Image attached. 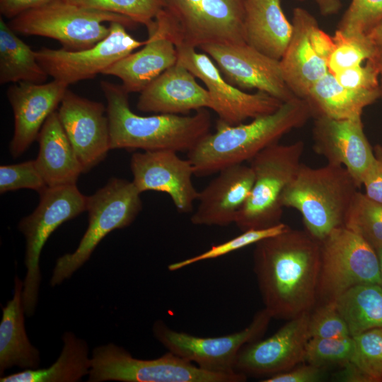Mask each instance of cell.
Wrapping results in <instances>:
<instances>
[{"label": "cell", "mask_w": 382, "mask_h": 382, "mask_svg": "<svg viewBox=\"0 0 382 382\" xmlns=\"http://www.w3.org/2000/svg\"><path fill=\"white\" fill-rule=\"evenodd\" d=\"M255 245L253 270L272 318L288 320L311 313L317 302L320 242L306 230L289 227Z\"/></svg>", "instance_id": "6da1fadb"}, {"label": "cell", "mask_w": 382, "mask_h": 382, "mask_svg": "<svg viewBox=\"0 0 382 382\" xmlns=\"http://www.w3.org/2000/svg\"><path fill=\"white\" fill-rule=\"evenodd\" d=\"M306 101L299 97L284 102L274 112L249 123L229 125L218 120L216 132L209 133L190 151L187 159L195 175L203 177L251 161L265 148L279 143L290 131L301 128L311 117Z\"/></svg>", "instance_id": "7a4b0ae2"}, {"label": "cell", "mask_w": 382, "mask_h": 382, "mask_svg": "<svg viewBox=\"0 0 382 382\" xmlns=\"http://www.w3.org/2000/svg\"><path fill=\"white\" fill-rule=\"evenodd\" d=\"M100 86L107 100L110 149L188 152L210 133L206 108L192 115L140 116L130 109L129 93L122 85L102 81Z\"/></svg>", "instance_id": "3957f363"}, {"label": "cell", "mask_w": 382, "mask_h": 382, "mask_svg": "<svg viewBox=\"0 0 382 382\" xmlns=\"http://www.w3.org/2000/svg\"><path fill=\"white\" fill-rule=\"evenodd\" d=\"M359 188L342 166L328 163L311 168L301 164L283 192L281 203L283 207L296 209L306 231L320 241L335 228L343 226Z\"/></svg>", "instance_id": "277c9868"}, {"label": "cell", "mask_w": 382, "mask_h": 382, "mask_svg": "<svg viewBox=\"0 0 382 382\" xmlns=\"http://www.w3.org/2000/svg\"><path fill=\"white\" fill-rule=\"evenodd\" d=\"M118 22L126 28L137 23L124 16L76 5L69 0H53L11 19L15 32L59 41L66 51L91 48L105 38L110 28L104 23Z\"/></svg>", "instance_id": "5b68a950"}, {"label": "cell", "mask_w": 382, "mask_h": 382, "mask_svg": "<svg viewBox=\"0 0 382 382\" xmlns=\"http://www.w3.org/2000/svg\"><path fill=\"white\" fill-rule=\"evenodd\" d=\"M245 0H166L156 19L175 45L245 43Z\"/></svg>", "instance_id": "8992f818"}, {"label": "cell", "mask_w": 382, "mask_h": 382, "mask_svg": "<svg viewBox=\"0 0 382 382\" xmlns=\"http://www.w3.org/2000/svg\"><path fill=\"white\" fill-rule=\"evenodd\" d=\"M91 359L88 382H243L247 379L238 372L202 369L170 352L156 359H137L112 342L95 347Z\"/></svg>", "instance_id": "52a82bcc"}, {"label": "cell", "mask_w": 382, "mask_h": 382, "mask_svg": "<svg viewBox=\"0 0 382 382\" xmlns=\"http://www.w3.org/2000/svg\"><path fill=\"white\" fill-rule=\"evenodd\" d=\"M304 150L302 141L272 144L251 161L254 183L250 194L238 212L234 224L242 231L260 229L281 223V197L297 174Z\"/></svg>", "instance_id": "ba28073f"}, {"label": "cell", "mask_w": 382, "mask_h": 382, "mask_svg": "<svg viewBox=\"0 0 382 382\" xmlns=\"http://www.w3.org/2000/svg\"><path fill=\"white\" fill-rule=\"evenodd\" d=\"M140 195L132 181L112 178L87 197L88 228L76 249L57 260L50 279L52 286L70 278L109 233L127 227L134 221L142 209Z\"/></svg>", "instance_id": "9c48e42d"}, {"label": "cell", "mask_w": 382, "mask_h": 382, "mask_svg": "<svg viewBox=\"0 0 382 382\" xmlns=\"http://www.w3.org/2000/svg\"><path fill=\"white\" fill-rule=\"evenodd\" d=\"M40 196L37 208L18 225L25 239L23 302L28 317L33 316L37 305L42 279L39 262L44 245L59 226L86 211L87 197L76 185L47 187Z\"/></svg>", "instance_id": "30bf717a"}, {"label": "cell", "mask_w": 382, "mask_h": 382, "mask_svg": "<svg viewBox=\"0 0 382 382\" xmlns=\"http://www.w3.org/2000/svg\"><path fill=\"white\" fill-rule=\"evenodd\" d=\"M319 242L317 301L321 304L335 301L357 285H381L376 251L359 235L343 226L332 230Z\"/></svg>", "instance_id": "8fae6325"}, {"label": "cell", "mask_w": 382, "mask_h": 382, "mask_svg": "<svg viewBox=\"0 0 382 382\" xmlns=\"http://www.w3.org/2000/svg\"><path fill=\"white\" fill-rule=\"evenodd\" d=\"M272 317L265 308L257 311L243 330L229 335L203 337L171 329L162 320L152 327L156 340L168 352L197 364L202 369L231 374L241 349L257 340L267 330Z\"/></svg>", "instance_id": "7c38bea8"}, {"label": "cell", "mask_w": 382, "mask_h": 382, "mask_svg": "<svg viewBox=\"0 0 382 382\" xmlns=\"http://www.w3.org/2000/svg\"><path fill=\"white\" fill-rule=\"evenodd\" d=\"M292 34L280 59L284 79L295 96L304 99L311 87L329 72L335 44L317 20L301 7L293 10Z\"/></svg>", "instance_id": "4fadbf2b"}, {"label": "cell", "mask_w": 382, "mask_h": 382, "mask_svg": "<svg viewBox=\"0 0 382 382\" xmlns=\"http://www.w3.org/2000/svg\"><path fill=\"white\" fill-rule=\"evenodd\" d=\"M175 46L178 62L204 83L211 98V109L217 114L219 121L236 125L247 119L271 114L283 103L262 91L243 92L223 78L207 54L198 53L195 47L183 44Z\"/></svg>", "instance_id": "5bb4252c"}, {"label": "cell", "mask_w": 382, "mask_h": 382, "mask_svg": "<svg viewBox=\"0 0 382 382\" xmlns=\"http://www.w3.org/2000/svg\"><path fill=\"white\" fill-rule=\"evenodd\" d=\"M109 35L93 47L81 51L42 47L36 59L48 76L68 85L94 78L110 65L144 46L147 39L137 40L120 23H110Z\"/></svg>", "instance_id": "9a60e30c"}, {"label": "cell", "mask_w": 382, "mask_h": 382, "mask_svg": "<svg viewBox=\"0 0 382 382\" xmlns=\"http://www.w3.org/2000/svg\"><path fill=\"white\" fill-rule=\"evenodd\" d=\"M215 63L223 78L240 89L255 88L282 102L296 97L286 85L280 60L246 43H209L199 47Z\"/></svg>", "instance_id": "2e32d148"}, {"label": "cell", "mask_w": 382, "mask_h": 382, "mask_svg": "<svg viewBox=\"0 0 382 382\" xmlns=\"http://www.w3.org/2000/svg\"><path fill=\"white\" fill-rule=\"evenodd\" d=\"M311 313L288 320L271 337L245 345L234 369L245 376H272L305 362Z\"/></svg>", "instance_id": "e0dca14e"}, {"label": "cell", "mask_w": 382, "mask_h": 382, "mask_svg": "<svg viewBox=\"0 0 382 382\" xmlns=\"http://www.w3.org/2000/svg\"><path fill=\"white\" fill-rule=\"evenodd\" d=\"M172 150L134 152L131 158L132 183L140 193L156 191L166 193L181 213L192 211L199 192L192 183L191 162L180 158Z\"/></svg>", "instance_id": "ac0fdd59"}, {"label": "cell", "mask_w": 382, "mask_h": 382, "mask_svg": "<svg viewBox=\"0 0 382 382\" xmlns=\"http://www.w3.org/2000/svg\"><path fill=\"white\" fill-rule=\"evenodd\" d=\"M107 108L102 103L81 97L67 89L57 111L65 133L86 173L110 150Z\"/></svg>", "instance_id": "d6986e66"}, {"label": "cell", "mask_w": 382, "mask_h": 382, "mask_svg": "<svg viewBox=\"0 0 382 382\" xmlns=\"http://www.w3.org/2000/svg\"><path fill=\"white\" fill-rule=\"evenodd\" d=\"M312 134L315 153L323 156L328 163L345 167L360 187L376 159L361 116L314 118Z\"/></svg>", "instance_id": "ffe728a7"}, {"label": "cell", "mask_w": 382, "mask_h": 382, "mask_svg": "<svg viewBox=\"0 0 382 382\" xmlns=\"http://www.w3.org/2000/svg\"><path fill=\"white\" fill-rule=\"evenodd\" d=\"M69 85L54 79L49 83L19 82L7 90L14 117V132L9 144L13 158L22 155L33 142L47 117L55 111Z\"/></svg>", "instance_id": "44dd1931"}, {"label": "cell", "mask_w": 382, "mask_h": 382, "mask_svg": "<svg viewBox=\"0 0 382 382\" xmlns=\"http://www.w3.org/2000/svg\"><path fill=\"white\" fill-rule=\"evenodd\" d=\"M218 173L199 192V204L190 218L194 225L226 226L234 223L250 194L255 176L250 166L233 165Z\"/></svg>", "instance_id": "7402d4cb"}, {"label": "cell", "mask_w": 382, "mask_h": 382, "mask_svg": "<svg viewBox=\"0 0 382 382\" xmlns=\"http://www.w3.org/2000/svg\"><path fill=\"white\" fill-rule=\"evenodd\" d=\"M195 76L177 63L163 71L140 93L139 110L160 114L185 115L192 110L211 109L212 100L207 88Z\"/></svg>", "instance_id": "603a6c76"}, {"label": "cell", "mask_w": 382, "mask_h": 382, "mask_svg": "<svg viewBox=\"0 0 382 382\" xmlns=\"http://www.w3.org/2000/svg\"><path fill=\"white\" fill-rule=\"evenodd\" d=\"M148 33L147 42L143 48L129 54L103 72L119 78L129 93H141L178 62L175 45L156 20L154 28Z\"/></svg>", "instance_id": "cb8c5ba5"}, {"label": "cell", "mask_w": 382, "mask_h": 382, "mask_svg": "<svg viewBox=\"0 0 382 382\" xmlns=\"http://www.w3.org/2000/svg\"><path fill=\"white\" fill-rule=\"evenodd\" d=\"M245 42L262 54L280 60L292 34L280 0H245Z\"/></svg>", "instance_id": "d4e9b609"}, {"label": "cell", "mask_w": 382, "mask_h": 382, "mask_svg": "<svg viewBox=\"0 0 382 382\" xmlns=\"http://www.w3.org/2000/svg\"><path fill=\"white\" fill-rule=\"evenodd\" d=\"M37 140L40 149L35 161L47 187L76 185L83 170L57 111L47 117Z\"/></svg>", "instance_id": "484cf974"}, {"label": "cell", "mask_w": 382, "mask_h": 382, "mask_svg": "<svg viewBox=\"0 0 382 382\" xmlns=\"http://www.w3.org/2000/svg\"><path fill=\"white\" fill-rule=\"evenodd\" d=\"M23 281L14 279L13 295L2 307L0 322V374L13 366L23 370L40 367V352L29 340L25 327Z\"/></svg>", "instance_id": "4316f807"}, {"label": "cell", "mask_w": 382, "mask_h": 382, "mask_svg": "<svg viewBox=\"0 0 382 382\" xmlns=\"http://www.w3.org/2000/svg\"><path fill=\"white\" fill-rule=\"evenodd\" d=\"M380 96V90L346 88L329 71L311 87L304 100L313 117L341 120L361 116L364 109Z\"/></svg>", "instance_id": "83f0119b"}, {"label": "cell", "mask_w": 382, "mask_h": 382, "mask_svg": "<svg viewBox=\"0 0 382 382\" xmlns=\"http://www.w3.org/2000/svg\"><path fill=\"white\" fill-rule=\"evenodd\" d=\"M63 347L57 361L42 369H25L1 376V382H76L88 375L91 359L87 342L71 331L62 335Z\"/></svg>", "instance_id": "f1b7e54d"}, {"label": "cell", "mask_w": 382, "mask_h": 382, "mask_svg": "<svg viewBox=\"0 0 382 382\" xmlns=\"http://www.w3.org/2000/svg\"><path fill=\"white\" fill-rule=\"evenodd\" d=\"M48 74L36 59L35 52L21 40L0 18V83H44Z\"/></svg>", "instance_id": "f546056e"}, {"label": "cell", "mask_w": 382, "mask_h": 382, "mask_svg": "<svg viewBox=\"0 0 382 382\" xmlns=\"http://www.w3.org/2000/svg\"><path fill=\"white\" fill-rule=\"evenodd\" d=\"M334 301L352 337L374 328H382L381 284L352 286Z\"/></svg>", "instance_id": "4dcf8cb0"}, {"label": "cell", "mask_w": 382, "mask_h": 382, "mask_svg": "<svg viewBox=\"0 0 382 382\" xmlns=\"http://www.w3.org/2000/svg\"><path fill=\"white\" fill-rule=\"evenodd\" d=\"M343 226L362 237L375 250L381 248L382 204L357 191L347 212Z\"/></svg>", "instance_id": "1f68e13d"}, {"label": "cell", "mask_w": 382, "mask_h": 382, "mask_svg": "<svg viewBox=\"0 0 382 382\" xmlns=\"http://www.w3.org/2000/svg\"><path fill=\"white\" fill-rule=\"evenodd\" d=\"M88 8L111 12L129 18L147 30L154 25L157 16L166 7V0H69Z\"/></svg>", "instance_id": "d6a6232c"}, {"label": "cell", "mask_w": 382, "mask_h": 382, "mask_svg": "<svg viewBox=\"0 0 382 382\" xmlns=\"http://www.w3.org/2000/svg\"><path fill=\"white\" fill-rule=\"evenodd\" d=\"M332 40L335 47L328 61L332 74L371 59L377 48L368 35H345L337 30Z\"/></svg>", "instance_id": "836d02e7"}, {"label": "cell", "mask_w": 382, "mask_h": 382, "mask_svg": "<svg viewBox=\"0 0 382 382\" xmlns=\"http://www.w3.org/2000/svg\"><path fill=\"white\" fill-rule=\"evenodd\" d=\"M357 356L354 339L352 336L330 338H310L306 348L305 361L323 368L327 365H344Z\"/></svg>", "instance_id": "e575fe53"}, {"label": "cell", "mask_w": 382, "mask_h": 382, "mask_svg": "<svg viewBox=\"0 0 382 382\" xmlns=\"http://www.w3.org/2000/svg\"><path fill=\"white\" fill-rule=\"evenodd\" d=\"M289 228L288 225L281 222L269 228L242 231L241 235L221 244L212 245L202 253L170 264L168 269L169 271L173 272L200 261L221 257L248 245L255 244L266 238L279 234Z\"/></svg>", "instance_id": "d590c367"}, {"label": "cell", "mask_w": 382, "mask_h": 382, "mask_svg": "<svg viewBox=\"0 0 382 382\" xmlns=\"http://www.w3.org/2000/svg\"><path fill=\"white\" fill-rule=\"evenodd\" d=\"M382 21V0H352L337 25L345 35H368Z\"/></svg>", "instance_id": "8d00e7d4"}, {"label": "cell", "mask_w": 382, "mask_h": 382, "mask_svg": "<svg viewBox=\"0 0 382 382\" xmlns=\"http://www.w3.org/2000/svg\"><path fill=\"white\" fill-rule=\"evenodd\" d=\"M47 187L35 160L0 166L1 194L22 188L31 189L40 194Z\"/></svg>", "instance_id": "74e56055"}, {"label": "cell", "mask_w": 382, "mask_h": 382, "mask_svg": "<svg viewBox=\"0 0 382 382\" xmlns=\"http://www.w3.org/2000/svg\"><path fill=\"white\" fill-rule=\"evenodd\" d=\"M308 335L310 338L351 336L335 301L321 304L315 312L310 313Z\"/></svg>", "instance_id": "f35d334b"}, {"label": "cell", "mask_w": 382, "mask_h": 382, "mask_svg": "<svg viewBox=\"0 0 382 382\" xmlns=\"http://www.w3.org/2000/svg\"><path fill=\"white\" fill-rule=\"evenodd\" d=\"M357 356L352 361L371 377V371L382 366V328H374L353 337Z\"/></svg>", "instance_id": "ab89813d"}, {"label": "cell", "mask_w": 382, "mask_h": 382, "mask_svg": "<svg viewBox=\"0 0 382 382\" xmlns=\"http://www.w3.org/2000/svg\"><path fill=\"white\" fill-rule=\"evenodd\" d=\"M333 75L346 88L360 91L380 90L378 71L371 59L365 64L348 68Z\"/></svg>", "instance_id": "60d3db41"}, {"label": "cell", "mask_w": 382, "mask_h": 382, "mask_svg": "<svg viewBox=\"0 0 382 382\" xmlns=\"http://www.w3.org/2000/svg\"><path fill=\"white\" fill-rule=\"evenodd\" d=\"M323 376L322 368L311 364H299L291 369L262 380L263 382H316Z\"/></svg>", "instance_id": "b9f144b4"}, {"label": "cell", "mask_w": 382, "mask_h": 382, "mask_svg": "<svg viewBox=\"0 0 382 382\" xmlns=\"http://www.w3.org/2000/svg\"><path fill=\"white\" fill-rule=\"evenodd\" d=\"M376 159L366 175L362 185L364 194L371 199L382 204V156L374 152Z\"/></svg>", "instance_id": "7bdbcfd3"}, {"label": "cell", "mask_w": 382, "mask_h": 382, "mask_svg": "<svg viewBox=\"0 0 382 382\" xmlns=\"http://www.w3.org/2000/svg\"><path fill=\"white\" fill-rule=\"evenodd\" d=\"M52 1L53 0H0V12L1 16L12 19Z\"/></svg>", "instance_id": "ee69618b"}, {"label": "cell", "mask_w": 382, "mask_h": 382, "mask_svg": "<svg viewBox=\"0 0 382 382\" xmlns=\"http://www.w3.org/2000/svg\"><path fill=\"white\" fill-rule=\"evenodd\" d=\"M303 1L306 0H297ZM318 6L321 15L328 16L336 14L342 7L340 0H313Z\"/></svg>", "instance_id": "f6af8a7d"}, {"label": "cell", "mask_w": 382, "mask_h": 382, "mask_svg": "<svg viewBox=\"0 0 382 382\" xmlns=\"http://www.w3.org/2000/svg\"><path fill=\"white\" fill-rule=\"evenodd\" d=\"M371 60L375 64L379 76L380 98L382 99V47H377Z\"/></svg>", "instance_id": "bcb514c9"}, {"label": "cell", "mask_w": 382, "mask_h": 382, "mask_svg": "<svg viewBox=\"0 0 382 382\" xmlns=\"http://www.w3.org/2000/svg\"><path fill=\"white\" fill-rule=\"evenodd\" d=\"M368 36L376 47H382V21L370 31Z\"/></svg>", "instance_id": "7dc6e473"}, {"label": "cell", "mask_w": 382, "mask_h": 382, "mask_svg": "<svg viewBox=\"0 0 382 382\" xmlns=\"http://www.w3.org/2000/svg\"><path fill=\"white\" fill-rule=\"evenodd\" d=\"M371 377L374 379V381H382V366L376 367L371 371Z\"/></svg>", "instance_id": "c3c4849f"}, {"label": "cell", "mask_w": 382, "mask_h": 382, "mask_svg": "<svg viewBox=\"0 0 382 382\" xmlns=\"http://www.w3.org/2000/svg\"><path fill=\"white\" fill-rule=\"evenodd\" d=\"M376 251L378 259L380 275H381V286H382V247L376 250Z\"/></svg>", "instance_id": "681fc988"}, {"label": "cell", "mask_w": 382, "mask_h": 382, "mask_svg": "<svg viewBox=\"0 0 382 382\" xmlns=\"http://www.w3.org/2000/svg\"><path fill=\"white\" fill-rule=\"evenodd\" d=\"M374 151L382 156V141L374 146Z\"/></svg>", "instance_id": "f907efd6"}]
</instances>
